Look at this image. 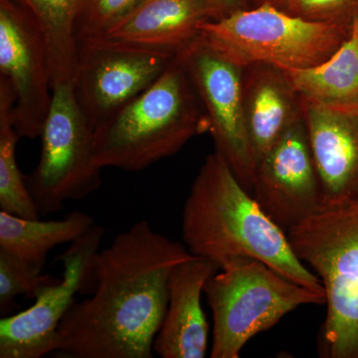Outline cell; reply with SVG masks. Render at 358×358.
I'll use <instances>...</instances> for the list:
<instances>
[{"instance_id":"30bf717a","label":"cell","mask_w":358,"mask_h":358,"mask_svg":"<svg viewBox=\"0 0 358 358\" xmlns=\"http://www.w3.org/2000/svg\"><path fill=\"white\" fill-rule=\"evenodd\" d=\"M173 56L102 39L79 42L73 85L93 131L154 84Z\"/></svg>"},{"instance_id":"e0dca14e","label":"cell","mask_w":358,"mask_h":358,"mask_svg":"<svg viewBox=\"0 0 358 358\" xmlns=\"http://www.w3.org/2000/svg\"><path fill=\"white\" fill-rule=\"evenodd\" d=\"M299 95L322 107L358 114V35H352L333 56L317 66L284 69Z\"/></svg>"},{"instance_id":"277c9868","label":"cell","mask_w":358,"mask_h":358,"mask_svg":"<svg viewBox=\"0 0 358 358\" xmlns=\"http://www.w3.org/2000/svg\"><path fill=\"white\" fill-rule=\"evenodd\" d=\"M294 253L319 277L327 315L319 353L358 358V199L322 208L287 232Z\"/></svg>"},{"instance_id":"d4e9b609","label":"cell","mask_w":358,"mask_h":358,"mask_svg":"<svg viewBox=\"0 0 358 358\" xmlns=\"http://www.w3.org/2000/svg\"><path fill=\"white\" fill-rule=\"evenodd\" d=\"M285 2H286V0H258L255 6H259L264 3H268L279 7V8H282V7L284 6Z\"/></svg>"},{"instance_id":"5bb4252c","label":"cell","mask_w":358,"mask_h":358,"mask_svg":"<svg viewBox=\"0 0 358 358\" xmlns=\"http://www.w3.org/2000/svg\"><path fill=\"white\" fill-rule=\"evenodd\" d=\"M219 270L218 263L199 257L174 266L169 279L166 317L152 346L160 357H206L209 326L201 296L205 282Z\"/></svg>"},{"instance_id":"4fadbf2b","label":"cell","mask_w":358,"mask_h":358,"mask_svg":"<svg viewBox=\"0 0 358 358\" xmlns=\"http://www.w3.org/2000/svg\"><path fill=\"white\" fill-rule=\"evenodd\" d=\"M301 113L322 186L320 209L357 199L358 114L329 109L303 98Z\"/></svg>"},{"instance_id":"7c38bea8","label":"cell","mask_w":358,"mask_h":358,"mask_svg":"<svg viewBox=\"0 0 358 358\" xmlns=\"http://www.w3.org/2000/svg\"><path fill=\"white\" fill-rule=\"evenodd\" d=\"M252 195L282 230L322 207V186L303 113L256 167Z\"/></svg>"},{"instance_id":"5b68a950","label":"cell","mask_w":358,"mask_h":358,"mask_svg":"<svg viewBox=\"0 0 358 358\" xmlns=\"http://www.w3.org/2000/svg\"><path fill=\"white\" fill-rule=\"evenodd\" d=\"M213 315L212 358H238L258 334L301 306L324 305V294L289 281L265 263L232 257L204 286Z\"/></svg>"},{"instance_id":"603a6c76","label":"cell","mask_w":358,"mask_h":358,"mask_svg":"<svg viewBox=\"0 0 358 358\" xmlns=\"http://www.w3.org/2000/svg\"><path fill=\"white\" fill-rule=\"evenodd\" d=\"M282 10L303 20L352 30L358 20V0H286Z\"/></svg>"},{"instance_id":"6da1fadb","label":"cell","mask_w":358,"mask_h":358,"mask_svg":"<svg viewBox=\"0 0 358 358\" xmlns=\"http://www.w3.org/2000/svg\"><path fill=\"white\" fill-rule=\"evenodd\" d=\"M185 245L138 221L95 258L96 287L58 327L56 357L152 358L169 305L174 266L194 258Z\"/></svg>"},{"instance_id":"7402d4cb","label":"cell","mask_w":358,"mask_h":358,"mask_svg":"<svg viewBox=\"0 0 358 358\" xmlns=\"http://www.w3.org/2000/svg\"><path fill=\"white\" fill-rule=\"evenodd\" d=\"M143 0H82L76 22L78 43L103 36Z\"/></svg>"},{"instance_id":"52a82bcc","label":"cell","mask_w":358,"mask_h":358,"mask_svg":"<svg viewBox=\"0 0 358 358\" xmlns=\"http://www.w3.org/2000/svg\"><path fill=\"white\" fill-rule=\"evenodd\" d=\"M40 138L38 164L25 176L40 216L56 213L68 200L84 199L100 189L103 169L95 162L94 131L73 83L54 87Z\"/></svg>"},{"instance_id":"ba28073f","label":"cell","mask_w":358,"mask_h":358,"mask_svg":"<svg viewBox=\"0 0 358 358\" xmlns=\"http://www.w3.org/2000/svg\"><path fill=\"white\" fill-rule=\"evenodd\" d=\"M178 55L203 105L216 152L222 155L238 180L252 194L256 162L245 124L243 67L201 35Z\"/></svg>"},{"instance_id":"484cf974","label":"cell","mask_w":358,"mask_h":358,"mask_svg":"<svg viewBox=\"0 0 358 358\" xmlns=\"http://www.w3.org/2000/svg\"><path fill=\"white\" fill-rule=\"evenodd\" d=\"M355 30H357V35H358V20H357V22H355Z\"/></svg>"},{"instance_id":"2e32d148","label":"cell","mask_w":358,"mask_h":358,"mask_svg":"<svg viewBox=\"0 0 358 358\" xmlns=\"http://www.w3.org/2000/svg\"><path fill=\"white\" fill-rule=\"evenodd\" d=\"M245 124L255 159H261L301 115V98L279 66L255 63L243 67Z\"/></svg>"},{"instance_id":"9a60e30c","label":"cell","mask_w":358,"mask_h":358,"mask_svg":"<svg viewBox=\"0 0 358 358\" xmlns=\"http://www.w3.org/2000/svg\"><path fill=\"white\" fill-rule=\"evenodd\" d=\"M210 20L214 13L208 0H143L96 39L176 55Z\"/></svg>"},{"instance_id":"8fae6325","label":"cell","mask_w":358,"mask_h":358,"mask_svg":"<svg viewBox=\"0 0 358 358\" xmlns=\"http://www.w3.org/2000/svg\"><path fill=\"white\" fill-rule=\"evenodd\" d=\"M0 79L13 94L18 136L40 138L53 93L48 53L38 25L15 0H0Z\"/></svg>"},{"instance_id":"cb8c5ba5","label":"cell","mask_w":358,"mask_h":358,"mask_svg":"<svg viewBox=\"0 0 358 358\" xmlns=\"http://www.w3.org/2000/svg\"><path fill=\"white\" fill-rule=\"evenodd\" d=\"M214 13V20H220L236 11L249 8L246 0H208Z\"/></svg>"},{"instance_id":"9c48e42d","label":"cell","mask_w":358,"mask_h":358,"mask_svg":"<svg viewBox=\"0 0 358 358\" xmlns=\"http://www.w3.org/2000/svg\"><path fill=\"white\" fill-rule=\"evenodd\" d=\"M103 235V227L94 224L59 257L62 280L42 289L27 310L1 317L0 358H40L55 352L59 324L75 296L95 289L94 264Z\"/></svg>"},{"instance_id":"d6986e66","label":"cell","mask_w":358,"mask_h":358,"mask_svg":"<svg viewBox=\"0 0 358 358\" xmlns=\"http://www.w3.org/2000/svg\"><path fill=\"white\" fill-rule=\"evenodd\" d=\"M30 13L48 53L52 88L73 83L78 63L76 22L82 0H15Z\"/></svg>"},{"instance_id":"ffe728a7","label":"cell","mask_w":358,"mask_h":358,"mask_svg":"<svg viewBox=\"0 0 358 358\" xmlns=\"http://www.w3.org/2000/svg\"><path fill=\"white\" fill-rule=\"evenodd\" d=\"M13 92L0 79V208L18 217L39 219L41 216L16 160L20 136L13 126Z\"/></svg>"},{"instance_id":"7a4b0ae2","label":"cell","mask_w":358,"mask_h":358,"mask_svg":"<svg viewBox=\"0 0 358 358\" xmlns=\"http://www.w3.org/2000/svg\"><path fill=\"white\" fill-rule=\"evenodd\" d=\"M182 239L193 256L220 265L232 257L257 259L289 281L324 293L322 282L238 180L219 152L207 155L183 207Z\"/></svg>"},{"instance_id":"ac0fdd59","label":"cell","mask_w":358,"mask_h":358,"mask_svg":"<svg viewBox=\"0 0 358 358\" xmlns=\"http://www.w3.org/2000/svg\"><path fill=\"white\" fill-rule=\"evenodd\" d=\"M95 224L89 214L73 211L61 220L26 219L0 211V248L43 268L49 252L73 243Z\"/></svg>"},{"instance_id":"44dd1931","label":"cell","mask_w":358,"mask_h":358,"mask_svg":"<svg viewBox=\"0 0 358 358\" xmlns=\"http://www.w3.org/2000/svg\"><path fill=\"white\" fill-rule=\"evenodd\" d=\"M42 268L0 248V313L8 315L16 308L15 299L25 294L35 299L46 287L60 280L42 275Z\"/></svg>"},{"instance_id":"8992f818","label":"cell","mask_w":358,"mask_h":358,"mask_svg":"<svg viewBox=\"0 0 358 358\" xmlns=\"http://www.w3.org/2000/svg\"><path fill=\"white\" fill-rule=\"evenodd\" d=\"M352 30L303 20L264 3L207 21L200 35L242 67L267 63L282 69H303L333 56Z\"/></svg>"},{"instance_id":"3957f363","label":"cell","mask_w":358,"mask_h":358,"mask_svg":"<svg viewBox=\"0 0 358 358\" xmlns=\"http://www.w3.org/2000/svg\"><path fill=\"white\" fill-rule=\"evenodd\" d=\"M199 94L178 54L154 84L94 129L95 162L138 173L208 133Z\"/></svg>"}]
</instances>
